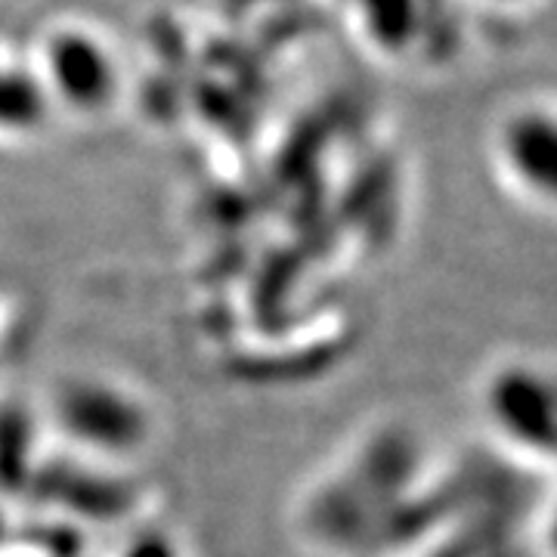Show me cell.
<instances>
[{
	"label": "cell",
	"instance_id": "1",
	"mask_svg": "<svg viewBox=\"0 0 557 557\" xmlns=\"http://www.w3.org/2000/svg\"><path fill=\"white\" fill-rule=\"evenodd\" d=\"M50 418L81 453L131 458L152 437L149 406L124 384L97 375L65 379L50 399Z\"/></svg>",
	"mask_w": 557,
	"mask_h": 557
},
{
	"label": "cell",
	"instance_id": "2",
	"mask_svg": "<svg viewBox=\"0 0 557 557\" xmlns=\"http://www.w3.org/2000/svg\"><path fill=\"white\" fill-rule=\"evenodd\" d=\"M44 87L53 100L78 112H106L119 94V62L109 44L84 25H57L40 47Z\"/></svg>",
	"mask_w": 557,
	"mask_h": 557
},
{
	"label": "cell",
	"instance_id": "3",
	"mask_svg": "<svg viewBox=\"0 0 557 557\" xmlns=\"http://www.w3.org/2000/svg\"><path fill=\"white\" fill-rule=\"evenodd\" d=\"M502 161L539 196L557 199V112L523 109L505 121L498 137Z\"/></svg>",
	"mask_w": 557,
	"mask_h": 557
},
{
	"label": "cell",
	"instance_id": "4",
	"mask_svg": "<svg viewBox=\"0 0 557 557\" xmlns=\"http://www.w3.org/2000/svg\"><path fill=\"white\" fill-rule=\"evenodd\" d=\"M44 115V90L13 69H0V131H28Z\"/></svg>",
	"mask_w": 557,
	"mask_h": 557
},
{
	"label": "cell",
	"instance_id": "5",
	"mask_svg": "<svg viewBox=\"0 0 557 557\" xmlns=\"http://www.w3.org/2000/svg\"><path fill=\"white\" fill-rule=\"evenodd\" d=\"M362 20L381 47H403L416 28V7L412 0H362Z\"/></svg>",
	"mask_w": 557,
	"mask_h": 557
},
{
	"label": "cell",
	"instance_id": "6",
	"mask_svg": "<svg viewBox=\"0 0 557 557\" xmlns=\"http://www.w3.org/2000/svg\"><path fill=\"white\" fill-rule=\"evenodd\" d=\"M115 557H186L180 542L168 530L161 527H146L137 530L134 536H127V542L121 545Z\"/></svg>",
	"mask_w": 557,
	"mask_h": 557
},
{
	"label": "cell",
	"instance_id": "7",
	"mask_svg": "<svg viewBox=\"0 0 557 557\" xmlns=\"http://www.w3.org/2000/svg\"><path fill=\"white\" fill-rule=\"evenodd\" d=\"M490 3H511L515 7V3H527V0H490Z\"/></svg>",
	"mask_w": 557,
	"mask_h": 557
}]
</instances>
